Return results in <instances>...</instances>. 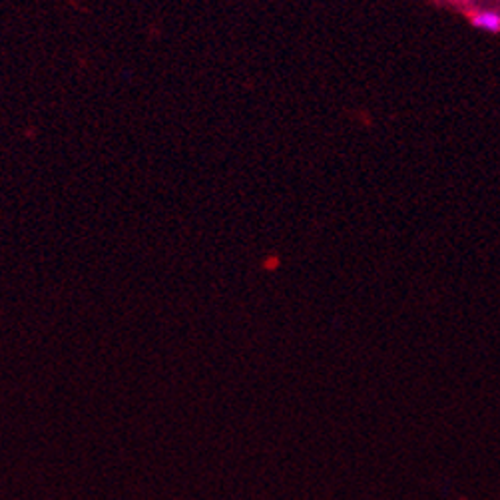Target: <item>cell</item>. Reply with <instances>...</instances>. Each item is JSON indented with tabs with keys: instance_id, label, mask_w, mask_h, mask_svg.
Instances as JSON below:
<instances>
[{
	"instance_id": "6da1fadb",
	"label": "cell",
	"mask_w": 500,
	"mask_h": 500,
	"mask_svg": "<svg viewBox=\"0 0 500 500\" xmlns=\"http://www.w3.org/2000/svg\"><path fill=\"white\" fill-rule=\"evenodd\" d=\"M472 26L481 28L484 32H490V34H497L500 32V14L494 10H481L477 14H472Z\"/></svg>"
}]
</instances>
